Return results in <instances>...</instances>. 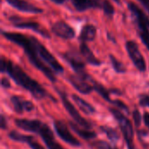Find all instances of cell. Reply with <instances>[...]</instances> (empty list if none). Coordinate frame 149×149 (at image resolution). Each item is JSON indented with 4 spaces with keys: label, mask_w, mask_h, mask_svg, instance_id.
<instances>
[{
    "label": "cell",
    "mask_w": 149,
    "mask_h": 149,
    "mask_svg": "<svg viewBox=\"0 0 149 149\" xmlns=\"http://www.w3.org/2000/svg\"><path fill=\"white\" fill-rule=\"evenodd\" d=\"M2 34L8 40L22 47L30 62L52 83L57 81L54 72L56 73L64 72L63 66L38 38L18 32L3 31Z\"/></svg>",
    "instance_id": "cell-1"
},
{
    "label": "cell",
    "mask_w": 149,
    "mask_h": 149,
    "mask_svg": "<svg viewBox=\"0 0 149 149\" xmlns=\"http://www.w3.org/2000/svg\"><path fill=\"white\" fill-rule=\"evenodd\" d=\"M1 72L7 73L18 86L31 93V94L37 100H42L49 97L46 90L35 79H31L20 66L12 61L1 58Z\"/></svg>",
    "instance_id": "cell-2"
},
{
    "label": "cell",
    "mask_w": 149,
    "mask_h": 149,
    "mask_svg": "<svg viewBox=\"0 0 149 149\" xmlns=\"http://www.w3.org/2000/svg\"><path fill=\"white\" fill-rule=\"evenodd\" d=\"M15 124L22 130L38 134L48 149H65L54 138V134L45 123L38 120L16 119Z\"/></svg>",
    "instance_id": "cell-3"
},
{
    "label": "cell",
    "mask_w": 149,
    "mask_h": 149,
    "mask_svg": "<svg viewBox=\"0 0 149 149\" xmlns=\"http://www.w3.org/2000/svg\"><path fill=\"white\" fill-rule=\"evenodd\" d=\"M127 6L135 20L140 37L149 51V17L136 3L129 2Z\"/></svg>",
    "instance_id": "cell-4"
},
{
    "label": "cell",
    "mask_w": 149,
    "mask_h": 149,
    "mask_svg": "<svg viewBox=\"0 0 149 149\" xmlns=\"http://www.w3.org/2000/svg\"><path fill=\"white\" fill-rule=\"evenodd\" d=\"M109 111L112 113V115L114 117V119L117 120V122L119 123L120 131L126 141L127 146L134 145V134L133 125L130 120L117 108L110 107Z\"/></svg>",
    "instance_id": "cell-5"
},
{
    "label": "cell",
    "mask_w": 149,
    "mask_h": 149,
    "mask_svg": "<svg viewBox=\"0 0 149 149\" xmlns=\"http://www.w3.org/2000/svg\"><path fill=\"white\" fill-rule=\"evenodd\" d=\"M56 90H57V92H58V95H59V97L61 99L62 104L64 105L65 110L70 114V116L73 119L74 122L77 123L81 127L91 129L92 128V124L87 120H86L85 118H83L80 115V113L78 112V110L75 108V107L72 105V103L67 98L66 93L64 91H61V90H58V89H56Z\"/></svg>",
    "instance_id": "cell-6"
},
{
    "label": "cell",
    "mask_w": 149,
    "mask_h": 149,
    "mask_svg": "<svg viewBox=\"0 0 149 149\" xmlns=\"http://www.w3.org/2000/svg\"><path fill=\"white\" fill-rule=\"evenodd\" d=\"M68 79L69 82L72 84V86L82 94H89L94 90L93 85V79L86 72L80 75L79 74L70 75Z\"/></svg>",
    "instance_id": "cell-7"
},
{
    "label": "cell",
    "mask_w": 149,
    "mask_h": 149,
    "mask_svg": "<svg viewBox=\"0 0 149 149\" xmlns=\"http://www.w3.org/2000/svg\"><path fill=\"white\" fill-rule=\"evenodd\" d=\"M126 49L127 52L133 61L134 66L141 72H144L147 70L146 61L139 49V45L135 41L129 40L126 43Z\"/></svg>",
    "instance_id": "cell-8"
},
{
    "label": "cell",
    "mask_w": 149,
    "mask_h": 149,
    "mask_svg": "<svg viewBox=\"0 0 149 149\" xmlns=\"http://www.w3.org/2000/svg\"><path fill=\"white\" fill-rule=\"evenodd\" d=\"M10 21L11 22V24L17 27V28H21V29H30L34 31L35 32L40 34L41 36H43L45 38H50L51 36L48 33L47 31H45L38 23L35 22V21H28V20H24L16 16H12L10 18Z\"/></svg>",
    "instance_id": "cell-9"
},
{
    "label": "cell",
    "mask_w": 149,
    "mask_h": 149,
    "mask_svg": "<svg viewBox=\"0 0 149 149\" xmlns=\"http://www.w3.org/2000/svg\"><path fill=\"white\" fill-rule=\"evenodd\" d=\"M53 126H54L56 134L65 142H66L67 144H69L72 147H79L80 146L79 141L72 134V133L70 132L68 127L66 126V124L65 122H63L61 120H56V121H54Z\"/></svg>",
    "instance_id": "cell-10"
},
{
    "label": "cell",
    "mask_w": 149,
    "mask_h": 149,
    "mask_svg": "<svg viewBox=\"0 0 149 149\" xmlns=\"http://www.w3.org/2000/svg\"><path fill=\"white\" fill-rule=\"evenodd\" d=\"M52 31L58 37L64 39H72L75 37V31L65 21H58L52 26Z\"/></svg>",
    "instance_id": "cell-11"
},
{
    "label": "cell",
    "mask_w": 149,
    "mask_h": 149,
    "mask_svg": "<svg viewBox=\"0 0 149 149\" xmlns=\"http://www.w3.org/2000/svg\"><path fill=\"white\" fill-rule=\"evenodd\" d=\"M10 103L14 111L19 114L24 113V112H31L35 109V106L31 101L26 100L17 95H13L10 97Z\"/></svg>",
    "instance_id": "cell-12"
},
{
    "label": "cell",
    "mask_w": 149,
    "mask_h": 149,
    "mask_svg": "<svg viewBox=\"0 0 149 149\" xmlns=\"http://www.w3.org/2000/svg\"><path fill=\"white\" fill-rule=\"evenodd\" d=\"M63 58L65 60L72 66V68L75 71L76 74H84L85 71V63L81 60L79 56L76 52H67L63 54Z\"/></svg>",
    "instance_id": "cell-13"
},
{
    "label": "cell",
    "mask_w": 149,
    "mask_h": 149,
    "mask_svg": "<svg viewBox=\"0 0 149 149\" xmlns=\"http://www.w3.org/2000/svg\"><path fill=\"white\" fill-rule=\"evenodd\" d=\"M9 138L14 141L17 142H22L27 144L31 149H45L44 147H42L32 136L31 135H25L22 134L17 131H11L8 134Z\"/></svg>",
    "instance_id": "cell-14"
},
{
    "label": "cell",
    "mask_w": 149,
    "mask_h": 149,
    "mask_svg": "<svg viewBox=\"0 0 149 149\" xmlns=\"http://www.w3.org/2000/svg\"><path fill=\"white\" fill-rule=\"evenodd\" d=\"M10 5H11L13 8L23 11V12H27V13H42L43 10L38 6L33 5L32 3L25 1V0H5Z\"/></svg>",
    "instance_id": "cell-15"
},
{
    "label": "cell",
    "mask_w": 149,
    "mask_h": 149,
    "mask_svg": "<svg viewBox=\"0 0 149 149\" xmlns=\"http://www.w3.org/2000/svg\"><path fill=\"white\" fill-rule=\"evenodd\" d=\"M75 9L79 11H84L92 8L103 7V0H72Z\"/></svg>",
    "instance_id": "cell-16"
},
{
    "label": "cell",
    "mask_w": 149,
    "mask_h": 149,
    "mask_svg": "<svg viewBox=\"0 0 149 149\" xmlns=\"http://www.w3.org/2000/svg\"><path fill=\"white\" fill-rule=\"evenodd\" d=\"M79 50H80L81 55L83 56V58L86 59V61L88 64H90L92 65H95V66H98V65H101V62L95 57V55L91 51L89 46L86 44V42H82L80 44Z\"/></svg>",
    "instance_id": "cell-17"
},
{
    "label": "cell",
    "mask_w": 149,
    "mask_h": 149,
    "mask_svg": "<svg viewBox=\"0 0 149 149\" xmlns=\"http://www.w3.org/2000/svg\"><path fill=\"white\" fill-rule=\"evenodd\" d=\"M97 35V28L93 24H86L82 27L79 33V40L81 42H91L95 39Z\"/></svg>",
    "instance_id": "cell-18"
},
{
    "label": "cell",
    "mask_w": 149,
    "mask_h": 149,
    "mask_svg": "<svg viewBox=\"0 0 149 149\" xmlns=\"http://www.w3.org/2000/svg\"><path fill=\"white\" fill-rule=\"evenodd\" d=\"M69 124H70L71 128H72L79 136H80L81 138H83V139H85V140L95 139L96 136H97V134H96L94 131H93V130H91V129L84 128V127L80 128V127H79V125H78L77 123H75V122H72V121H71V122H69Z\"/></svg>",
    "instance_id": "cell-19"
},
{
    "label": "cell",
    "mask_w": 149,
    "mask_h": 149,
    "mask_svg": "<svg viewBox=\"0 0 149 149\" xmlns=\"http://www.w3.org/2000/svg\"><path fill=\"white\" fill-rule=\"evenodd\" d=\"M72 98L73 101L77 104V106L80 108V110H82L86 114H93L96 113V109L94 108V107L88 103L86 100H83L81 97L76 94H72Z\"/></svg>",
    "instance_id": "cell-20"
},
{
    "label": "cell",
    "mask_w": 149,
    "mask_h": 149,
    "mask_svg": "<svg viewBox=\"0 0 149 149\" xmlns=\"http://www.w3.org/2000/svg\"><path fill=\"white\" fill-rule=\"evenodd\" d=\"M93 85L94 91H96L105 100H107L110 103H113V100H111V98H110V91L109 90H107L104 86H102L99 82L95 81L94 79H93Z\"/></svg>",
    "instance_id": "cell-21"
},
{
    "label": "cell",
    "mask_w": 149,
    "mask_h": 149,
    "mask_svg": "<svg viewBox=\"0 0 149 149\" xmlns=\"http://www.w3.org/2000/svg\"><path fill=\"white\" fill-rule=\"evenodd\" d=\"M100 128L112 142L116 143L120 140V135L116 129H114L111 127H108V126H101Z\"/></svg>",
    "instance_id": "cell-22"
},
{
    "label": "cell",
    "mask_w": 149,
    "mask_h": 149,
    "mask_svg": "<svg viewBox=\"0 0 149 149\" xmlns=\"http://www.w3.org/2000/svg\"><path fill=\"white\" fill-rule=\"evenodd\" d=\"M109 58H110V60H111L112 66H113V68L114 69V71L116 72H118V73H125L127 72V69H126L125 65L120 61H119L113 55L110 54Z\"/></svg>",
    "instance_id": "cell-23"
},
{
    "label": "cell",
    "mask_w": 149,
    "mask_h": 149,
    "mask_svg": "<svg viewBox=\"0 0 149 149\" xmlns=\"http://www.w3.org/2000/svg\"><path fill=\"white\" fill-rule=\"evenodd\" d=\"M93 146L98 149H119L116 146L104 141H96L93 142Z\"/></svg>",
    "instance_id": "cell-24"
},
{
    "label": "cell",
    "mask_w": 149,
    "mask_h": 149,
    "mask_svg": "<svg viewBox=\"0 0 149 149\" xmlns=\"http://www.w3.org/2000/svg\"><path fill=\"white\" fill-rule=\"evenodd\" d=\"M103 11L107 16L112 17L114 14V8L112 5V3L108 0H103V7H102Z\"/></svg>",
    "instance_id": "cell-25"
},
{
    "label": "cell",
    "mask_w": 149,
    "mask_h": 149,
    "mask_svg": "<svg viewBox=\"0 0 149 149\" xmlns=\"http://www.w3.org/2000/svg\"><path fill=\"white\" fill-rule=\"evenodd\" d=\"M112 104H113V105H114L117 108L123 110L124 112H127V113H128V112H129L128 107H127V106L123 101H121V100H113V103H112Z\"/></svg>",
    "instance_id": "cell-26"
},
{
    "label": "cell",
    "mask_w": 149,
    "mask_h": 149,
    "mask_svg": "<svg viewBox=\"0 0 149 149\" xmlns=\"http://www.w3.org/2000/svg\"><path fill=\"white\" fill-rule=\"evenodd\" d=\"M133 119H134V122L135 126L138 127L141 125V114L140 111L134 110L133 112Z\"/></svg>",
    "instance_id": "cell-27"
},
{
    "label": "cell",
    "mask_w": 149,
    "mask_h": 149,
    "mask_svg": "<svg viewBox=\"0 0 149 149\" xmlns=\"http://www.w3.org/2000/svg\"><path fill=\"white\" fill-rule=\"evenodd\" d=\"M140 105L144 107H149V95L142 94L140 97Z\"/></svg>",
    "instance_id": "cell-28"
},
{
    "label": "cell",
    "mask_w": 149,
    "mask_h": 149,
    "mask_svg": "<svg viewBox=\"0 0 149 149\" xmlns=\"http://www.w3.org/2000/svg\"><path fill=\"white\" fill-rule=\"evenodd\" d=\"M0 127L3 130H6L7 129V120L5 118V116L3 114H1V117H0Z\"/></svg>",
    "instance_id": "cell-29"
},
{
    "label": "cell",
    "mask_w": 149,
    "mask_h": 149,
    "mask_svg": "<svg viewBox=\"0 0 149 149\" xmlns=\"http://www.w3.org/2000/svg\"><path fill=\"white\" fill-rule=\"evenodd\" d=\"M1 86L3 88H10V80L7 78H2V79H1Z\"/></svg>",
    "instance_id": "cell-30"
},
{
    "label": "cell",
    "mask_w": 149,
    "mask_h": 149,
    "mask_svg": "<svg viewBox=\"0 0 149 149\" xmlns=\"http://www.w3.org/2000/svg\"><path fill=\"white\" fill-rule=\"evenodd\" d=\"M143 120L145 122V125L149 128V113L148 112H145L144 115H143Z\"/></svg>",
    "instance_id": "cell-31"
},
{
    "label": "cell",
    "mask_w": 149,
    "mask_h": 149,
    "mask_svg": "<svg viewBox=\"0 0 149 149\" xmlns=\"http://www.w3.org/2000/svg\"><path fill=\"white\" fill-rule=\"evenodd\" d=\"M141 2V3L146 8V10H148V12L149 13V0H138Z\"/></svg>",
    "instance_id": "cell-32"
},
{
    "label": "cell",
    "mask_w": 149,
    "mask_h": 149,
    "mask_svg": "<svg viewBox=\"0 0 149 149\" xmlns=\"http://www.w3.org/2000/svg\"><path fill=\"white\" fill-rule=\"evenodd\" d=\"M66 0H57V3H58V4H60V3H65Z\"/></svg>",
    "instance_id": "cell-33"
},
{
    "label": "cell",
    "mask_w": 149,
    "mask_h": 149,
    "mask_svg": "<svg viewBox=\"0 0 149 149\" xmlns=\"http://www.w3.org/2000/svg\"><path fill=\"white\" fill-rule=\"evenodd\" d=\"M127 148L128 149H137L136 148H135L134 144V145H131V146H127Z\"/></svg>",
    "instance_id": "cell-34"
},
{
    "label": "cell",
    "mask_w": 149,
    "mask_h": 149,
    "mask_svg": "<svg viewBox=\"0 0 149 149\" xmlns=\"http://www.w3.org/2000/svg\"><path fill=\"white\" fill-rule=\"evenodd\" d=\"M51 1H52V2H54V3H57V0H51Z\"/></svg>",
    "instance_id": "cell-35"
}]
</instances>
